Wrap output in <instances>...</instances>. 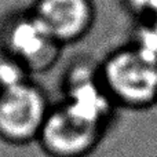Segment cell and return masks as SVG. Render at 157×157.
I'll return each instance as SVG.
<instances>
[{
  "mask_svg": "<svg viewBox=\"0 0 157 157\" xmlns=\"http://www.w3.org/2000/svg\"><path fill=\"white\" fill-rule=\"evenodd\" d=\"M99 72L116 108L144 110L157 105V57L139 44L110 51Z\"/></svg>",
  "mask_w": 157,
  "mask_h": 157,
  "instance_id": "6da1fadb",
  "label": "cell"
},
{
  "mask_svg": "<svg viewBox=\"0 0 157 157\" xmlns=\"http://www.w3.org/2000/svg\"><path fill=\"white\" fill-rule=\"evenodd\" d=\"M62 50L29 7L10 10L0 18V52L18 61L30 75L52 68Z\"/></svg>",
  "mask_w": 157,
  "mask_h": 157,
  "instance_id": "7a4b0ae2",
  "label": "cell"
},
{
  "mask_svg": "<svg viewBox=\"0 0 157 157\" xmlns=\"http://www.w3.org/2000/svg\"><path fill=\"white\" fill-rule=\"evenodd\" d=\"M106 132L108 128L76 113L59 101L51 105L37 141L50 157H88Z\"/></svg>",
  "mask_w": 157,
  "mask_h": 157,
  "instance_id": "3957f363",
  "label": "cell"
},
{
  "mask_svg": "<svg viewBox=\"0 0 157 157\" xmlns=\"http://www.w3.org/2000/svg\"><path fill=\"white\" fill-rule=\"evenodd\" d=\"M51 103L32 80L0 91V135L13 144L36 141Z\"/></svg>",
  "mask_w": 157,
  "mask_h": 157,
  "instance_id": "277c9868",
  "label": "cell"
},
{
  "mask_svg": "<svg viewBox=\"0 0 157 157\" xmlns=\"http://www.w3.org/2000/svg\"><path fill=\"white\" fill-rule=\"evenodd\" d=\"M62 102L72 110L108 128L116 112L99 72V63L75 61L66 69L62 80Z\"/></svg>",
  "mask_w": 157,
  "mask_h": 157,
  "instance_id": "5b68a950",
  "label": "cell"
},
{
  "mask_svg": "<svg viewBox=\"0 0 157 157\" xmlns=\"http://www.w3.org/2000/svg\"><path fill=\"white\" fill-rule=\"evenodd\" d=\"M29 8L62 47L83 40L97 21L94 0H33Z\"/></svg>",
  "mask_w": 157,
  "mask_h": 157,
  "instance_id": "8992f818",
  "label": "cell"
},
{
  "mask_svg": "<svg viewBox=\"0 0 157 157\" xmlns=\"http://www.w3.org/2000/svg\"><path fill=\"white\" fill-rule=\"evenodd\" d=\"M30 80V73L18 61L0 52V91Z\"/></svg>",
  "mask_w": 157,
  "mask_h": 157,
  "instance_id": "52a82bcc",
  "label": "cell"
}]
</instances>
